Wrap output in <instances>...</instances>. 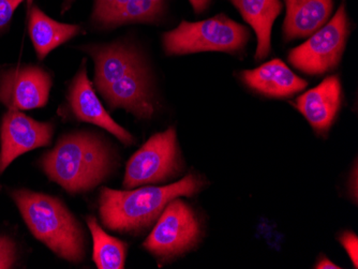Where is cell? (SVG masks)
Instances as JSON below:
<instances>
[{"mask_svg": "<svg viewBox=\"0 0 358 269\" xmlns=\"http://www.w3.org/2000/svg\"><path fill=\"white\" fill-rule=\"evenodd\" d=\"M283 34L285 39L310 37L329 22L334 0H285Z\"/></svg>", "mask_w": 358, "mask_h": 269, "instance_id": "cell-15", "label": "cell"}, {"mask_svg": "<svg viewBox=\"0 0 358 269\" xmlns=\"http://www.w3.org/2000/svg\"><path fill=\"white\" fill-rule=\"evenodd\" d=\"M9 194L36 240L72 264L85 260L83 226L60 198L24 188L11 189Z\"/></svg>", "mask_w": 358, "mask_h": 269, "instance_id": "cell-3", "label": "cell"}, {"mask_svg": "<svg viewBox=\"0 0 358 269\" xmlns=\"http://www.w3.org/2000/svg\"><path fill=\"white\" fill-rule=\"evenodd\" d=\"M231 3L255 30L257 40L255 59H264L271 52L273 23L282 11L281 0H231Z\"/></svg>", "mask_w": 358, "mask_h": 269, "instance_id": "cell-16", "label": "cell"}, {"mask_svg": "<svg viewBox=\"0 0 358 269\" xmlns=\"http://www.w3.org/2000/svg\"><path fill=\"white\" fill-rule=\"evenodd\" d=\"M55 124L8 110L0 122V176L22 154L51 144Z\"/></svg>", "mask_w": 358, "mask_h": 269, "instance_id": "cell-9", "label": "cell"}, {"mask_svg": "<svg viewBox=\"0 0 358 269\" xmlns=\"http://www.w3.org/2000/svg\"><path fill=\"white\" fill-rule=\"evenodd\" d=\"M129 0H96L92 21L103 27L108 20L115 14Z\"/></svg>", "mask_w": 358, "mask_h": 269, "instance_id": "cell-20", "label": "cell"}, {"mask_svg": "<svg viewBox=\"0 0 358 269\" xmlns=\"http://www.w3.org/2000/svg\"><path fill=\"white\" fill-rule=\"evenodd\" d=\"M28 33L37 57L43 60L56 48L76 37L80 33V27L59 23L34 6L28 13Z\"/></svg>", "mask_w": 358, "mask_h": 269, "instance_id": "cell-17", "label": "cell"}, {"mask_svg": "<svg viewBox=\"0 0 358 269\" xmlns=\"http://www.w3.org/2000/svg\"><path fill=\"white\" fill-rule=\"evenodd\" d=\"M0 188H1V184H0Z\"/></svg>", "mask_w": 358, "mask_h": 269, "instance_id": "cell-27", "label": "cell"}, {"mask_svg": "<svg viewBox=\"0 0 358 269\" xmlns=\"http://www.w3.org/2000/svg\"><path fill=\"white\" fill-rule=\"evenodd\" d=\"M349 34V17L343 3L331 21L289 51L287 59L293 67L309 75L327 73L339 65Z\"/></svg>", "mask_w": 358, "mask_h": 269, "instance_id": "cell-7", "label": "cell"}, {"mask_svg": "<svg viewBox=\"0 0 358 269\" xmlns=\"http://www.w3.org/2000/svg\"><path fill=\"white\" fill-rule=\"evenodd\" d=\"M250 33L245 26L223 14L205 21L182 22L164 34L162 44L166 55H188L202 52H241L248 43Z\"/></svg>", "mask_w": 358, "mask_h": 269, "instance_id": "cell-4", "label": "cell"}, {"mask_svg": "<svg viewBox=\"0 0 358 269\" xmlns=\"http://www.w3.org/2000/svg\"><path fill=\"white\" fill-rule=\"evenodd\" d=\"M241 80L250 89L271 98L292 97L308 86L307 81L296 75L280 59H273L259 68L241 72Z\"/></svg>", "mask_w": 358, "mask_h": 269, "instance_id": "cell-14", "label": "cell"}, {"mask_svg": "<svg viewBox=\"0 0 358 269\" xmlns=\"http://www.w3.org/2000/svg\"><path fill=\"white\" fill-rule=\"evenodd\" d=\"M117 166V154L110 140L90 129L62 134L39 159L44 175L70 194L92 191L112 176Z\"/></svg>", "mask_w": 358, "mask_h": 269, "instance_id": "cell-1", "label": "cell"}, {"mask_svg": "<svg viewBox=\"0 0 358 269\" xmlns=\"http://www.w3.org/2000/svg\"><path fill=\"white\" fill-rule=\"evenodd\" d=\"M315 268L317 269H338L340 268L338 265H336L335 263L331 262L329 259L323 258L322 260L319 261V263H317L315 265Z\"/></svg>", "mask_w": 358, "mask_h": 269, "instance_id": "cell-25", "label": "cell"}, {"mask_svg": "<svg viewBox=\"0 0 358 269\" xmlns=\"http://www.w3.org/2000/svg\"><path fill=\"white\" fill-rule=\"evenodd\" d=\"M86 224L92 237V261L99 269L124 268L128 244L108 234L96 217L88 216Z\"/></svg>", "mask_w": 358, "mask_h": 269, "instance_id": "cell-18", "label": "cell"}, {"mask_svg": "<svg viewBox=\"0 0 358 269\" xmlns=\"http://www.w3.org/2000/svg\"><path fill=\"white\" fill-rule=\"evenodd\" d=\"M343 86L337 75L329 76L317 87L297 98V110L317 133L329 131L343 104Z\"/></svg>", "mask_w": 358, "mask_h": 269, "instance_id": "cell-11", "label": "cell"}, {"mask_svg": "<svg viewBox=\"0 0 358 269\" xmlns=\"http://www.w3.org/2000/svg\"><path fill=\"white\" fill-rule=\"evenodd\" d=\"M73 1L74 0H64V9H69L70 6H71V3H73Z\"/></svg>", "mask_w": 358, "mask_h": 269, "instance_id": "cell-26", "label": "cell"}, {"mask_svg": "<svg viewBox=\"0 0 358 269\" xmlns=\"http://www.w3.org/2000/svg\"><path fill=\"white\" fill-rule=\"evenodd\" d=\"M185 168L176 130L150 136V140L129 159L124 172V188L152 186L174 180Z\"/></svg>", "mask_w": 358, "mask_h": 269, "instance_id": "cell-6", "label": "cell"}, {"mask_svg": "<svg viewBox=\"0 0 358 269\" xmlns=\"http://www.w3.org/2000/svg\"><path fill=\"white\" fill-rule=\"evenodd\" d=\"M195 13L200 14L208 8L211 0H189Z\"/></svg>", "mask_w": 358, "mask_h": 269, "instance_id": "cell-24", "label": "cell"}, {"mask_svg": "<svg viewBox=\"0 0 358 269\" xmlns=\"http://www.w3.org/2000/svg\"><path fill=\"white\" fill-rule=\"evenodd\" d=\"M53 86L51 73L36 65L0 68V103L8 110H29L48 104Z\"/></svg>", "mask_w": 358, "mask_h": 269, "instance_id": "cell-8", "label": "cell"}, {"mask_svg": "<svg viewBox=\"0 0 358 269\" xmlns=\"http://www.w3.org/2000/svg\"><path fill=\"white\" fill-rule=\"evenodd\" d=\"M94 62V86L99 92L120 78L142 69L140 55L124 43L85 46Z\"/></svg>", "mask_w": 358, "mask_h": 269, "instance_id": "cell-13", "label": "cell"}, {"mask_svg": "<svg viewBox=\"0 0 358 269\" xmlns=\"http://www.w3.org/2000/svg\"><path fill=\"white\" fill-rule=\"evenodd\" d=\"M67 100L70 112L76 119L100 126L118 138L124 145L134 143V136L113 119L100 102L88 78L85 61L74 76L68 92Z\"/></svg>", "mask_w": 358, "mask_h": 269, "instance_id": "cell-10", "label": "cell"}, {"mask_svg": "<svg viewBox=\"0 0 358 269\" xmlns=\"http://www.w3.org/2000/svg\"><path fill=\"white\" fill-rule=\"evenodd\" d=\"M19 261V247L8 235H0V269L14 268Z\"/></svg>", "mask_w": 358, "mask_h": 269, "instance_id": "cell-21", "label": "cell"}, {"mask_svg": "<svg viewBox=\"0 0 358 269\" xmlns=\"http://www.w3.org/2000/svg\"><path fill=\"white\" fill-rule=\"evenodd\" d=\"M110 108H124L138 119H150L155 113L145 68L136 70L99 90Z\"/></svg>", "mask_w": 358, "mask_h": 269, "instance_id": "cell-12", "label": "cell"}, {"mask_svg": "<svg viewBox=\"0 0 358 269\" xmlns=\"http://www.w3.org/2000/svg\"><path fill=\"white\" fill-rule=\"evenodd\" d=\"M203 228L192 206L180 198L169 203L143 248L161 262H170L198 246Z\"/></svg>", "mask_w": 358, "mask_h": 269, "instance_id": "cell-5", "label": "cell"}, {"mask_svg": "<svg viewBox=\"0 0 358 269\" xmlns=\"http://www.w3.org/2000/svg\"><path fill=\"white\" fill-rule=\"evenodd\" d=\"M203 187V178L190 173L166 186H146L138 190L102 188L98 200L100 220L108 230L140 235L156 224L169 203L182 196H194Z\"/></svg>", "mask_w": 358, "mask_h": 269, "instance_id": "cell-2", "label": "cell"}, {"mask_svg": "<svg viewBox=\"0 0 358 269\" xmlns=\"http://www.w3.org/2000/svg\"><path fill=\"white\" fill-rule=\"evenodd\" d=\"M340 242L349 254L350 259L353 262L354 267L358 265V238L357 235L353 232H345L339 238Z\"/></svg>", "mask_w": 358, "mask_h": 269, "instance_id": "cell-22", "label": "cell"}, {"mask_svg": "<svg viewBox=\"0 0 358 269\" xmlns=\"http://www.w3.org/2000/svg\"><path fill=\"white\" fill-rule=\"evenodd\" d=\"M162 0H129L108 20L104 28H115L131 23H152L164 11Z\"/></svg>", "mask_w": 358, "mask_h": 269, "instance_id": "cell-19", "label": "cell"}, {"mask_svg": "<svg viewBox=\"0 0 358 269\" xmlns=\"http://www.w3.org/2000/svg\"><path fill=\"white\" fill-rule=\"evenodd\" d=\"M23 1L24 0H0V30L9 25L14 11Z\"/></svg>", "mask_w": 358, "mask_h": 269, "instance_id": "cell-23", "label": "cell"}]
</instances>
